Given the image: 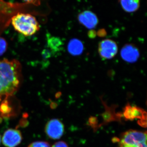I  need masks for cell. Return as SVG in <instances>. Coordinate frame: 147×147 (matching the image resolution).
I'll use <instances>...</instances> for the list:
<instances>
[{"label": "cell", "instance_id": "cell-2", "mask_svg": "<svg viewBox=\"0 0 147 147\" xmlns=\"http://www.w3.org/2000/svg\"><path fill=\"white\" fill-rule=\"evenodd\" d=\"M10 24L16 32L26 36L33 35L40 28L36 18L28 12L16 13L11 18Z\"/></svg>", "mask_w": 147, "mask_h": 147}, {"label": "cell", "instance_id": "cell-1", "mask_svg": "<svg viewBox=\"0 0 147 147\" xmlns=\"http://www.w3.org/2000/svg\"><path fill=\"white\" fill-rule=\"evenodd\" d=\"M22 79V66L16 59L0 60V101L17 91Z\"/></svg>", "mask_w": 147, "mask_h": 147}, {"label": "cell", "instance_id": "cell-18", "mask_svg": "<svg viewBox=\"0 0 147 147\" xmlns=\"http://www.w3.org/2000/svg\"><path fill=\"white\" fill-rule=\"evenodd\" d=\"M96 34H97L98 36L100 37H105L106 35L107 32L104 29H100L98 31Z\"/></svg>", "mask_w": 147, "mask_h": 147}, {"label": "cell", "instance_id": "cell-13", "mask_svg": "<svg viewBox=\"0 0 147 147\" xmlns=\"http://www.w3.org/2000/svg\"><path fill=\"white\" fill-rule=\"evenodd\" d=\"M48 43L49 47L55 52H59L62 49L63 42L59 38L54 36L49 38Z\"/></svg>", "mask_w": 147, "mask_h": 147}, {"label": "cell", "instance_id": "cell-11", "mask_svg": "<svg viewBox=\"0 0 147 147\" xmlns=\"http://www.w3.org/2000/svg\"><path fill=\"white\" fill-rule=\"evenodd\" d=\"M84 45L79 40L73 39L69 42L67 49L69 53L73 56L81 55L84 50Z\"/></svg>", "mask_w": 147, "mask_h": 147}, {"label": "cell", "instance_id": "cell-14", "mask_svg": "<svg viewBox=\"0 0 147 147\" xmlns=\"http://www.w3.org/2000/svg\"><path fill=\"white\" fill-rule=\"evenodd\" d=\"M28 147H51L48 142L44 141H38L32 142Z\"/></svg>", "mask_w": 147, "mask_h": 147}, {"label": "cell", "instance_id": "cell-6", "mask_svg": "<svg viewBox=\"0 0 147 147\" xmlns=\"http://www.w3.org/2000/svg\"><path fill=\"white\" fill-rule=\"evenodd\" d=\"M12 96L6 98L0 103V116L4 118H10L16 116L19 107L13 102Z\"/></svg>", "mask_w": 147, "mask_h": 147}, {"label": "cell", "instance_id": "cell-8", "mask_svg": "<svg viewBox=\"0 0 147 147\" xmlns=\"http://www.w3.org/2000/svg\"><path fill=\"white\" fill-rule=\"evenodd\" d=\"M122 58L127 62H135L140 57V52L136 45L133 44H127L122 48L121 51Z\"/></svg>", "mask_w": 147, "mask_h": 147}, {"label": "cell", "instance_id": "cell-17", "mask_svg": "<svg viewBox=\"0 0 147 147\" xmlns=\"http://www.w3.org/2000/svg\"><path fill=\"white\" fill-rule=\"evenodd\" d=\"M53 147H68V146L65 142L60 141V142H57L55 143L53 145Z\"/></svg>", "mask_w": 147, "mask_h": 147}, {"label": "cell", "instance_id": "cell-10", "mask_svg": "<svg viewBox=\"0 0 147 147\" xmlns=\"http://www.w3.org/2000/svg\"><path fill=\"white\" fill-rule=\"evenodd\" d=\"M123 115L125 118L129 120L133 121L135 119L142 120L144 118L146 112L142 108L135 106H131L128 104L124 109Z\"/></svg>", "mask_w": 147, "mask_h": 147}, {"label": "cell", "instance_id": "cell-4", "mask_svg": "<svg viewBox=\"0 0 147 147\" xmlns=\"http://www.w3.org/2000/svg\"><path fill=\"white\" fill-rule=\"evenodd\" d=\"M98 52L100 57L103 59H113L117 53V45L112 40H103L98 44Z\"/></svg>", "mask_w": 147, "mask_h": 147}, {"label": "cell", "instance_id": "cell-9", "mask_svg": "<svg viewBox=\"0 0 147 147\" xmlns=\"http://www.w3.org/2000/svg\"><path fill=\"white\" fill-rule=\"evenodd\" d=\"M79 23L87 28H94L98 24L97 16L90 11H85L80 13L78 16Z\"/></svg>", "mask_w": 147, "mask_h": 147}, {"label": "cell", "instance_id": "cell-20", "mask_svg": "<svg viewBox=\"0 0 147 147\" xmlns=\"http://www.w3.org/2000/svg\"><path fill=\"white\" fill-rule=\"evenodd\" d=\"M1 135H0V144H1Z\"/></svg>", "mask_w": 147, "mask_h": 147}, {"label": "cell", "instance_id": "cell-7", "mask_svg": "<svg viewBox=\"0 0 147 147\" xmlns=\"http://www.w3.org/2000/svg\"><path fill=\"white\" fill-rule=\"evenodd\" d=\"M23 137L21 131L16 129H9L3 135L2 141L6 147H16L21 144Z\"/></svg>", "mask_w": 147, "mask_h": 147}, {"label": "cell", "instance_id": "cell-15", "mask_svg": "<svg viewBox=\"0 0 147 147\" xmlns=\"http://www.w3.org/2000/svg\"><path fill=\"white\" fill-rule=\"evenodd\" d=\"M7 47V43L3 38L0 37V56L5 53Z\"/></svg>", "mask_w": 147, "mask_h": 147}, {"label": "cell", "instance_id": "cell-5", "mask_svg": "<svg viewBox=\"0 0 147 147\" xmlns=\"http://www.w3.org/2000/svg\"><path fill=\"white\" fill-rule=\"evenodd\" d=\"M45 131L46 135L50 139H59L63 135L64 126L59 120L52 119L46 123Z\"/></svg>", "mask_w": 147, "mask_h": 147}, {"label": "cell", "instance_id": "cell-12", "mask_svg": "<svg viewBox=\"0 0 147 147\" xmlns=\"http://www.w3.org/2000/svg\"><path fill=\"white\" fill-rule=\"evenodd\" d=\"M121 5L127 12L136 11L139 7V0H121Z\"/></svg>", "mask_w": 147, "mask_h": 147}, {"label": "cell", "instance_id": "cell-3", "mask_svg": "<svg viewBox=\"0 0 147 147\" xmlns=\"http://www.w3.org/2000/svg\"><path fill=\"white\" fill-rule=\"evenodd\" d=\"M119 147H147L146 131L128 130L121 135Z\"/></svg>", "mask_w": 147, "mask_h": 147}, {"label": "cell", "instance_id": "cell-16", "mask_svg": "<svg viewBox=\"0 0 147 147\" xmlns=\"http://www.w3.org/2000/svg\"><path fill=\"white\" fill-rule=\"evenodd\" d=\"M25 3L36 7H39L41 5L40 0H23Z\"/></svg>", "mask_w": 147, "mask_h": 147}, {"label": "cell", "instance_id": "cell-19", "mask_svg": "<svg viewBox=\"0 0 147 147\" xmlns=\"http://www.w3.org/2000/svg\"><path fill=\"white\" fill-rule=\"evenodd\" d=\"M96 36V32L94 30H90L88 32V36L90 38H94Z\"/></svg>", "mask_w": 147, "mask_h": 147}]
</instances>
